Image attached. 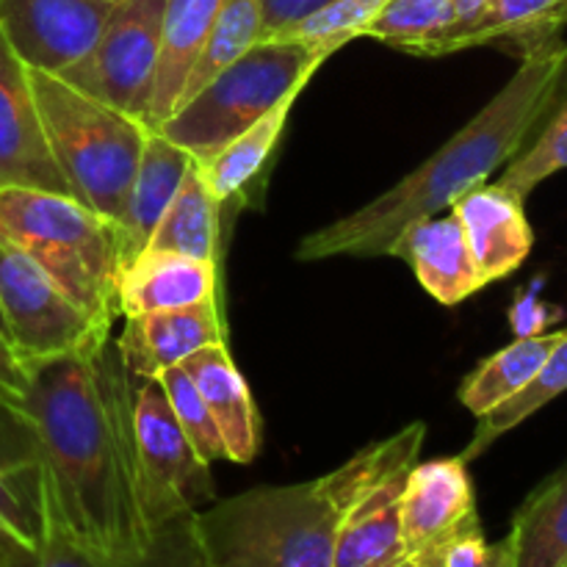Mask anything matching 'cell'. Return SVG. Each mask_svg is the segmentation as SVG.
<instances>
[{
  "instance_id": "cell-2",
  "label": "cell",
  "mask_w": 567,
  "mask_h": 567,
  "mask_svg": "<svg viewBox=\"0 0 567 567\" xmlns=\"http://www.w3.org/2000/svg\"><path fill=\"white\" fill-rule=\"evenodd\" d=\"M565 89L567 37H557L524 55L502 92L396 186L363 208L308 233L299 241L297 258L316 264L388 255L404 227L443 214L504 169L529 144Z\"/></svg>"
},
{
  "instance_id": "cell-30",
  "label": "cell",
  "mask_w": 567,
  "mask_h": 567,
  "mask_svg": "<svg viewBox=\"0 0 567 567\" xmlns=\"http://www.w3.org/2000/svg\"><path fill=\"white\" fill-rule=\"evenodd\" d=\"M457 22L452 0H391L360 39H377L382 44L413 55H432L437 39Z\"/></svg>"
},
{
  "instance_id": "cell-29",
  "label": "cell",
  "mask_w": 567,
  "mask_h": 567,
  "mask_svg": "<svg viewBox=\"0 0 567 567\" xmlns=\"http://www.w3.org/2000/svg\"><path fill=\"white\" fill-rule=\"evenodd\" d=\"M260 42V6L258 0H227L225 9L216 17L214 28H210L208 39H205L203 50H199L197 61H194L192 72L183 86L181 103L208 86L221 70L241 59L249 48Z\"/></svg>"
},
{
  "instance_id": "cell-14",
  "label": "cell",
  "mask_w": 567,
  "mask_h": 567,
  "mask_svg": "<svg viewBox=\"0 0 567 567\" xmlns=\"http://www.w3.org/2000/svg\"><path fill=\"white\" fill-rule=\"evenodd\" d=\"M221 341H225V324H221L219 302L210 297L188 308L131 316L114 343L122 365L136 380H155L166 369L186 363L199 349Z\"/></svg>"
},
{
  "instance_id": "cell-34",
  "label": "cell",
  "mask_w": 567,
  "mask_h": 567,
  "mask_svg": "<svg viewBox=\"0 0 567 567\" xmlns=\"http://www.w3.org/2000/svg\"><path fill=\"white\" fill-rule=\"evenodd\" d=\"M415 567H515L513 551L504 537L502 543H487L482 526L463 532L454 540H449L435 557Z\"/></svg>"
},
{
  "instance_id": "cell-5",
  "label": "cell",
  "mask_w": 567,
  "mask_h": 567,
  "mask_svg": "<svg viewBox=\"0 0 567 567\" xmlns=\"http://www.w3.org/2000/svg\"><path fill=\"white\" fill-rule=\"evenodd\" d=\"M31 83L50 153L70 194L120 225L147 125L138 116L78 92L50 72L31 70Z\"/></svg>"
},
{
  "instance_id": "cell-35",
  "label": "cell",
  "mask_w": 567,
  "mask_h": 567,
  "mask_svg": "<svg viewBox=\"0 0 567 567\" xmlns=\"http://www.w3.org/2000/svg\"><path fill=\"white\" fill-rule=\"evenodd\" d=\"M332 0H258L260 6V42L277 39L288 28L299 25L308 17L319 14Z\"/></svg>"
},
{
  "instance_id": "cell-31",
  "label": "cell",
  "mask_w": 567,
  "mask_h": 567,
  "mask_svg": "<svg viewBox=\"0 0 567 567\" xmlns=\"http://www.w3.org/2000/svg\"><path fill=\"white\" fill-rule=\"evenodd\" d=\"M567 169V89L559 94L554 109L540 122L535 136L524 150L504 166L498 186L509 188L520 199L529 197L543 181Z\"/></svg>"
},
{
  "instance_id": "cell-27",
  "label": "cell",
  "mask_w": 567,
  "mask_h": 567,
  "mask_svg": "<svg viewBox=\"0 0 567 567\" xmlns=\"http://www.w3.org/2000/svg\"><path fill=\"white\" fill-rule=\"evenodd\" d=\"M563 330L535 332V336H518L509 347L498 349L487 360H482L457 388V399L465 410L480 419L491 413L502 402H507L515 391L526 385L540 371L548 354L557 349Z\"/></svg>"
},
{
  "instance_id": "cell-24",
  "label": "cell",
  "mask_w": 567,
  "mask_h": 567,
  "mask_svg": "<svg viewBox=\"0 0 567 567\" xmlns=\"http://www.w3.org/2000/svg\"><path fill=\"white\" fill-rule=\"evenodd\" d=\"M305 89H293V92L286 94L269 114H264L255 125H249L247 131L238 133V136L233 138V142H227L219 153H214L205 161H197L199 172H203L205 183H208L216 203L225 205L230 203V199L241 197L249 188V183H255L260 172H266L277 144H280L282 133H286L293 103H297V97Z\"/></svg>"
},
{
  "instance_id": "cell-17",
  "label": "cell",
  "mask_w": 567,
  "mask_h": 567,
  "mask_svg": "<svg viewBox=\"0 0 567 567\" xmlns=\"http://www.w3.org/2000/svg\"><path fill=\"white\" fill-rule=\"evenodd\" d=\"M388 255L404 260L424 291L446 308L465 302L487 286L452 210L449 216H426L404 227Z\"/></svg>"
},
{
  "instance_id": "cell-19",
  "label": "cell",
  "mask_w": 567,
  "mask_h": 567,
  "mask_svg": "<svg viewBox=\"0 0 567 567\" xmlns=\"http://www.w3.org/2000/svg\"><path fill=\"white\" fill-rule=\"evenodd\" d=\"M210 297H216L214 260L142 249L120 271L116 313L131 319V316L155 313V310L188 308Z\"/></svg>"
},
{
  "instance_id": "cell-32",
  "label": "cell",
  "mask_w": 567,
  "mask_h": 567,
  "mask_svg": "<svg viewBox=\"0 0 567 567\" xmlns=\"http://www.w3.org/2000/svg\"><path fill=\"white\" fill-rule=\"evenodd\" d=\"M155 380H158L161 388H164L166 402H169L183 435L188 437V443H192L194 452L199 454V460H203L205 465H214L219 463V460H227L219 426H216L208 404H205V399L199 396L197 385H194L192 377L183 371V365L166 369L164 374L155 377Z\"/></svg>"
},
{
  "instance_id": "cell-28",
  "label": "cell",
  "mask_w": 567,
  "mask_h": 567,
  "mask_svg": "<svg viewBox=\"0 0 567 567\" xmlns=\"http://www.w3.org/2000/svg\"><path fill=\"white\" fill-rule=\"evenodd\" d=\"M567 391V332L563 330L557 349L548 354L546 363L540 365L535 377L526 382L520 391H515L507 402H502L498 408H493L491 413L480 415V426H476L474 437L465 446V452L460 454L463 463H471L480 454H485L493 443L502 435H507L509 430H515L518 424H524L529 415H535L537 410L546 408L548 402H554L557 396H563Z\"/></svg>"
},
{
  "instance_id": "cell-10",
  "label": "cell",
  "mask_w": 567,
  "mask_h": 567,
  "mask_svg": "<svg viewBox=\"0 0 567 567\" xmlns=\"http://www.w3.org/2000/svg\"><path fill=\"white\" fill-rule=\"evenodd\" d=\"M114 9V0H0V31L28 70L61 75L94 48Z\"/></svg>"
},
{
  "instance_id": "cell-8",
  "label": "cell",
  "mask_w": 567,
  "mask_h": 567,
  "mask_svg": "<svg viewBox=\"0 0 567 567\" xmlns=\"http://www.w3.org/2000/svg\"><path fill=\"white\" fill-rule=\"evenodd\" d=\"M138 474H142V513L153 532L199 513V504H214L216 491L210 465L199 460L183 435L158 380H136Z\"/></svg>"
},
{
  "instance_id": "cell-7",
  "label": "cell",
  "mask_w": 567,
  "mask_h": 567,
  "mask_svg": "<svg viewBox=\"0 0 567 567\" xmlns=\"http://www.w3.org/2000/svg\"><path fill=\"white\" fill-rule=\"evenodd\" d=\"M0 313L6 338L25 365L94 349L111 338L109 321L78 308L28 255L0 238Z\"/></svg>"
},
{
  "instance_id": "cell-11",
  "label": "cell",
  "mask_w": 567,
  "mask_h": 567,
  "mask_svg": "<svg viewBox=\"0 0 567 567\" xmlns=\"http://www.w3.org/2000/svg\"><path fill=\"white\" fill-rule=\"evenodd\" d=\"M474 526H482V520L468 463L443 457L410 468L402 493V546L408 563H426Z\"/></svg>"
},
{
  "instance_id": "cell-9",
  "label": "cell",
  "mask_w": 567,
  "mask_h": 567,
  "mask_svg": "<svg viewBox=\"0 0 567 567\" xmlns=\"http://www.w3.org/2000/svg\"><path fill=\"white\" fill-rule=\"evenodd\" d=\"M166 0H122L94 48L61 72V81L142 120L161 50Z\"/></svg>"
},
{
  "instance_id": "cell-45",
  "label": "cell",
  "mask_w": 567,
  "mask_h": 567,
  "mask_svg": "<svg viewBox=\"0 0 567 567\" xmlns=\"http://www.w3.org/2000/svg\"><path fill=\"white\" fill-rule=\"evenodd\" d=\"M0 399H6V396H0Z\"/></svg>"
},
{
  "instance_id": "cell-15",
  "label": "cell",
  "mask_w": 567,
  "mask_h": 567,
  "mask_svg": "<svg viewBox=\"0 0 567 567\" xmlns=\"http://www.w3.org/2000/svg\"><path fill=\"white\" fill-rule=\"evenodd\" d=\"M42 537V460L14 402L0 399V554L33 551Z\"/></svg>"
},
{
  "instance_id": "cell-1",
  "label": "cell",
  "mask_w": 567,
  "mask_h": 567,
  "mask_svg": "<svg viewBox=\"0 0 567 567\" xmlns=\"http://www.w3.org/2000/svg\"><path fill=\"white\" fill-rule=\"evenodd\" d=\"M37 437L55 509L81 546L109 559H136L155 535L142 513L136 377L116 343L28 365L14 402Z\"/></svg>"
},
{
  "instance_id": "cell-16",
  "label": "cell",
  "mask_w": 567,
  "mask_h": 567,
  "mask_svg": "<svg viewBox=\"0 0 567 567\" xmlns=\"http://www.w3.org/2000/svg\"><path fill=\"white\" fill-rule=\"evenodd\" d=\"M197 513L164 526L153 546L136 559H109L89 551L70 535L55 509L48 476L42 468V537L33 551L0 554V567H188L197 554Z\"/></svg>"
},
{
  "instance_id": "cell-13",
  "label": "cell",
  "mask_w": 567,
  "mask_h": 567,
  "mask_svg": "<svg viewBox=\"0 0 567 567\" xmlns=\"http://www.w3.org/2000/svg\"><path fill=\"white\" fill-rule=\"evenodd\" d=\"M6 186L70 194L50 153L31 70L0 31V188Z\"/></svg>"
},
{
  "instance_id": "cell-22",
  "label": "cell",
  "mask_w": 567,
  "mask_h": 567,
  "mask_svg": "<svg viewBox=\"0 0 567 567\" xmlns=\"http://www.w3.org/2000/svg\"><path fill=\"white\" fill-rule=\"evenodd\" d=\"M563 3L565 0H491L474 20L449 28L435 42L432 55L493 44L524 59L551 39L565 37L559 22Z\"/></svg>"
},
{
  "instance_id": "cell-4",
  "label": "cell",
  "mask_w": 567,
  "mask_h": 567,
  "mask_svg": "<svg viewBox=\"0 0 567 567\" xmlns=\"http://www.w3.org/2000/svg\"><path fill=\"white\" fill-rule=\"evenodd\" d=\"M0 238L33 260L78 308L114 324L122 271L116 221L70 194L0 188Z\"/></svg>"
},
{
  "instance_id": "cell-43",
  "label": "cell",
  "mask_w": 567,
  "mask_h": 567,
  "mask_svg": "<svg viewBox=\"0 0 567 567\" xmlns=\"http://www.w3.org/2000/svg\"><path fill=\"white\" fill-rule=\"evenodd\" d=\"M563 330H565V332H567V327H563Z\"/></svg>"
},
{
  "instance_id": "cell-25",
  "label": "cell",
  "mask_w": 567,
  "mask_h": 567,
  "mask_svg": "<svg viewBox=\"0 0 567 567\" xmlns=\"http://www.w3.org/2000/svg\"><path fill=\"white\" fill-rule=\"evenodd\" d=\"M507 543L515 567H567V465L520 504Z\"/></svg>"
},
{
  "instance_id": "cell-38",
  "label": "cell",
  "mask_w": 567,
  "mask_h": 567,
  "mask_svg": "<svg viewBox=\"0 0 567 567\" xmlns=\"http://www.w3.org/2000/svg\"><path fill=\"white\" fill-rule=\"evenodd\" d=\"M197 535H199V532H197ZM188 567H208V559H205V551H203V543L197 546V554H194L192 565H188Z\"/></svg>"
},
{
  "instance_id": "cell-3",
  "label": "cell",
  "mask_w": 567,
  "mask_h": 567,
  "mask_svg": "<svg viewBox=\"0 0 567 567\" xmlns=\"http://www.w3.org/2000/svg\"><path fill=\"white\" fill-rule=\"evenodd\" d=\"M426 424L360 449L313 482L252 487L197 513L208 567H332L336 535L360 487L408 446L424 443Z\"/></svg>"
},
{
  "instance_id": "cell-41",
  "label": "cell",
  "mask_w": 567,
  "mask_h": 567,
  "mask_svg": "<svg viewBox=\"0 0 567 567\" xmlns=\"http://www.w3.org/2000/svg\"><path fill=\"white\" fill-rule=\"evenodd\" d=\"M399 567H413V565H410V563H404V565H399Z\"/></svg>"
},
{
  "instance_id": "cell-6",
  "label": "cell",
  "mask_w": 567,
  "mask_h": 567,
  "mask_svg": "<svg viewBox=\"0 0 567 567\" xmlns=\"http://www.w3.org/2000/svg\"><path fill=\"white\" fill-rule=\"evenodd\" d=\"M330 55V50L313 44L264 39L221 70L208 86L177 105L175 114L153 131H161L188 150L194 161L210 158L238 133L269 114L286 94L308 86Z\"/></svg>"
},
{
  "instance_id": "cell-42",
  "label": "cell",
  "mask_w": 567,
  "mask_h": 567,
  "mask_svg": "<svg viewBox=\"0 0 567 567\" xmlns=\"http://www.w3.org/2000/svg\"><path fill=\"white\" fill-rule=\"evenodd\" d=\"M114 3H122V0H114Z\"/></svg>"
},
{
  "instance_id": "cell-37",
  "label": "cell",
  "mask_w": 567,
  "mask_h": 567,
  "mask_svg": "<svg viewBox=\"0 0 567 567\" xmlns=\"http://www.w3.org/2000/svg\"><path fill=\"white\" fill-rule=\"evenodd\" d=\"M452 3H454V11H457V22H454V25H460V22L474 20V17L480 14L491 0H452Z\"/></svg>"
},
{
  "instance_id": "cell-23",
  "label": "cell",
  "mask_w": 567,
  "mask_h": 567,
  "mask_svg": "<svg viewBox=\"0 0 567 567\" xmlns=\"http://www.w3.org/2000/svg\"><path fill=\"white\" fill-rule=\"evenodd\" d=\"M194 155L166 138L161 131L147 127L142 155H138L136 177H133L131 197H127L125 216L120 221L122 230V266L131 264L153 236L155 225L164 216L166 205L172 203L181 188L183 175L192 166Z\"/></svg>"
},
{
  "instance_id": "cell-36",
  "label": "cell",
  "mask_w": 567,
  "mask_h": 567,
  "mask_svg": "<svg viewBox=\"0 0 567 567\" xmlns=\"http://www.w3.org/2000/svg\"><path fill=\"white\" fill-rule=\"evenodd\" d=\"M28 388V365L22 363L17 349L11 347L9 338L0 332V396L9 402H20Z\"/></svg>"
},
{
  "instance_id": "cell-26",
  "label": "cell",
  "mask_w": 567,
  "mask_h": 567,
  "mask_svg": "<svg viewBox=\"0 0 567 567\" xmlns=\"http://www.w3.org/2000/svg\"><path fill=\"white\" fill-rule=\"evenodd\" d=\"M219 208L216 197L210 194L197 161H192L188 172L183 175L181 188L175 192L172 203L166 205L164 216L155 225L144 249L158 252H177L188 258L214 260L216 241H219Z\"/></svg>"
},
{
  "instance_id": "cell-33",
  "label": "cell",
  "mask_w": 567,
  "mask_h": 567,
  "mask_svg": "<svg viewBox=\"0 0 567 567\" xmlns=\"http://www.w3.org/2000/svg\"><path fill=\"white\" fill-rule=\"evenodd\" d=\"M391 0H332L327 9H321L319 14L308 17L299 25L288 28L286 33H280L277 39H288V42H302L313 44L321 50H341L343 44L360 39L363 28L380 14Z\"/></svg>"
},
{
  "instance_id": "cell-12",
  "label": "cell",
  "mask_w": 567,
  "mask_h": 567,
  "mask_svg": "<svg viewBox=\"0 0 567 567\" xmlns=\"http://www.w3.org/2000/svg\"><path fill=\"white\" fill-rule=\"evenodd\" d=\"M424 443L408 446L382 465L358 491L336 535L332 567H399L408 563L402 546V493Z\"/></svg>"
},
{
  "instance_id": "cell-39",
  "label": "cell",
  "mask_w": 567,
  "mask_h": 567,
  "mask_svg": "<svg viewBox=\"0 0 567 567\" xmlns=\"http://www.w3.org/2000/svg\"><path fill=\"white\" fill-rule=\"evenodd\" d=\"M559 22H563V31H567V0L563 3V14H559Z\"/></svg>"
},
{
  "instance_id": "cell-40",
  "label": "cell",
  "mask_w": 567,
  "mask_h": 567,
  "mask_svg": "<svg viewBox=\"0 0 567 567\" xmlns=\"http://www.w3.org/2000/svg\"><path fill=\"white\" fill-rule=\"evenodd\" d=\"M0 332H3V336H6V324H3V313H0Z\"/></svg>"
},
{
  "instance_id": "cell-44",
  "label": "cell",
  "mask_w": 567,
  "mask_h": 567,
  "mask_svg": "<svg viewBox=\"0 0 567 567\" xmlns=\"http://www.w3.org/2000/svg\"><path fill=\"white\" fill-rule=\"evenodd\" d=\"M410 565H413V563H410ZM413 567H415V565H413Z\"/></svg>"
},
{
  "instance_id": "cell-21",
  "label": "cell",
  "mask_w": 567,
  "mask_h": 567,
  "mask_svg": "<svg viewBox=\"0 0 567 567\" xmlns=\"http://www.w3.org/2000/svg\"><path fill=\"white\" fill-rule=\"evenodd\" d=\"M227 0H166L161 50L142 122L158 127L175 114L183 86Z\"/></svg>"
},
{
  "instance_id": "cell-20",
  "label": "cell",
  "mask_w": 567,
  "mask_h": 567,
  "mask_svg": "<svg viewBox=\"0 0 567 567\" xmlns=\"http://www.w3.org/2000/svg\"><path fill=\"white\" fill-rule=\"evenodd\" d=\"M183 371L192 377L219 426L227 463H252L260 449L258 410H255L247 380L227 352V343L221 341L199 349L183 363Z\"/></svg>"
},
{
  "instance_id": "cell-18",
  "label": "cell",
  "mask_w": 567,
  "mask_h": 567,
  "mask_svg": "<svg viewBox=\"0 0 567 567\" xmlns=\"http://www.w3.org/2000/svg\"><path fill=\"white\" fill-rule=\"evenodd\" d=\"M463 225L471 255L487 286L524 266L535 247V233L526 219L524 199L498 183H485L452 205Z\"/></svg>"
}]
</instances>
